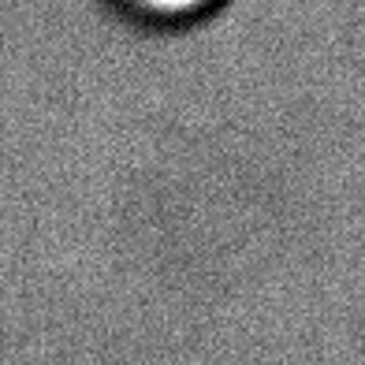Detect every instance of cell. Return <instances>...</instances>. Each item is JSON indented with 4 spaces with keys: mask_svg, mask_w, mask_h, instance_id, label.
I'll use <instances>...</instances> for the list:
<instances>
[{
    "mask_svg": "<svg viewBox=\"0 0 365 365\" xmlns=\"http://www.w3.org/2000/svg\"><path fill=\"white\" fill-rule=\"evenodd\" d=\"M101 4L120 23L145 34H182L217 19L235 0H101Z\"/></svg>",
    "mask_w": 365,
    "mask_h": 365,
    "instance_id": "1",
    "label": "cell"
}]
</instances>
